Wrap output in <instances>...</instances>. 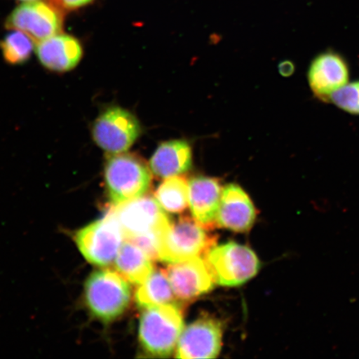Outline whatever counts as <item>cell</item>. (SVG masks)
I'll return each mask as SVG.
<instances>
[{
  "label": "cell",
  "mask_w": 359,
  "mask_h": 359,
  "mask_svg": "<svg viewBox=\"0 0 359 359\" xmlns=\"http://www.w3.org/2000/svg\"><path fill=\"white\" fill-rule=\"evenodd\" d=\"M222 327L213 318H199L180 337L176 358L183 359L215 358L221 351Z\"/></svg>",
  "instance_id": "10"
},
{
  "label": "cell",
  "mask_w": 359,
  "mask_h": 359,
  "mask_svg": "<svg viewBox=\"0 0 359 359\" xmlns=\"http://www.w3.org/2000/svg\"><path fill=\"white\" fill-rule=\"evenodd\" d=\"M184 329L182 313L175 304L145 309L140 318L139 339L151 356L169 357Z\"/></svg>",
  "instance_id": "1"
},
{
  "label": "cell",
  "mask_w": 359,
  "mask_h": 359,
  "mask_svg": "<svg viewBox=\"0 0 359 359\" xmlns=\"http://www.w3.org/2000/svg\"><path fill=\"white\" fill-rule=\"evenodd\" d=\"M215 243V238L198 222L182 217L177 222H170L161 236L158 259L172 264L205 257Z\"/></svg>",
  "instance_id": "4"
},
{
  "label": "cell",
  "mask_w": 359,
  "mask_h": 359,
  "mask_svg": "<svg viewBox=\"0 0 359 359\" xmlns=\"http://www.w3.org/2000/svg\"><path fill=\"white\" fill-rule=\"evenodd\" d=\"M255 217V206L241 187L230 184L224 188L217 215L219 226L236 232L248 231Z\"/></svg>",
  "instance_id": "13"
},
{
  "label": "cell",
  "mask_w": 359,
  "mask_h": 359,
  "mask_svg": "<svg viewBox=\"0 0 359 359\" xmlns=\"http://www.w3.org/2000/svg\"><path fill=\"white\" fill-rule=\"evenodd\" d=\"M36 55L47 69L57 73L74 69L83 57V47L79 40L69 34H57L38 42Z\"/></svg>",
  "instance_id": "14"
},
{
  "label": "cell",
  "mask_w": 359,
  "mask_h": 359,
  "mask_svg": "<svg viewBox=\"0 0 359 359\" xmlns=\"http://www.w3.org/2000/svg\"><path fill=\"white\" fill-rule=\"evenodd\" d=\"M205 258L213 281L223 286L243 285L257 275L259 269L254 251L236 242L213 247Z\"/></svg>",
  "instance_id": "5"
},
{
  "label": "cell",
  "mask_w": 359,
  "mask_h": 359,
  "mask_svg": "<svg viewBox=\"0 0 359 359\" xmlns=\"http://www.w3.org/2000/svg\"><path fill=\"white\" fill-rule=\"evenodd\" d=\"M151 259L133 242H123L115 259V267L121 276L135 285H141L154 272Z\"/></svg>",
  "instance_id": "17"
},
{
  "label": "cell",
  "mask_w": 359,
  "mask_h": 359,
  "mask_svg": "<svg viewBox=\"0 0 359 359\" xmlns=\"http://www.w3.org/2000/svg\"><path fill=\"white\" fill-rule=\"evenodd\" d=\"M34 47V40L19 30H13L0 42L4 60L12 65H20L28 61Z\"/></svg>",
  "instance_id": "20"
},
{
  "label": "cell",
  "mask_w": 359,
  "mask_h": 359,
  "mask_svg": "<svg viewBox=\"0 0 359 359\" xmlns=\"http://www.w3.org/2000/svg\"><path fill=\"white\" fill-rule=\"evenodd\" d=\"M189 186V205L193 217L202 226L217 222L222 190L217 180L199 177L193 178Z\"/></svg>",
  "instance_id": "15"
},
{
  "label": "cell",
  "mask_w": 359,
  "mask_h": 359,
  "mask_svg": "<svg viewBox=\"0 0 359 359\" xmlns=\"http://www.w3.org/2000/svg\"><path fill=\"white\" fill-rule=\"evenodd\" d=\"M330 102L348 114L359 115V81L337 90L332 94Z\"/></svg>",
  "instance_id": "21"
},
{
  "label": "cell",
  "mask_w": 359,
  "mask_h": 359,
  "mask_svg": "<svg viewBox=\"0 0 359 359\" xmlns=\"http://www.w3.org/2000/svg\"><path fill=\"white\" fill-rule=\"evenodd\" d=\"M114 206L112 212L123 229L125 240L163 234L172 222L158 202L150 196H142Z\"/></svg>",
  "instance_id": "8"
},
{
  "label": "cell",
  "mask_w": 359,
  "mask_h": 359,
  "mask_svg": "<svg viewBox=\"0 0 359 359\" xmlns=\"http://www.w3.org/2000/svg\"><path fill=\"white\" fill-rule=\"evenodd\" d=\"M138 306L143 309L175 304L174 291L163 271H156L139 286L135 294Z\"/></svg>",
  "instance_id": "18"
},
{
  "label": "cell",
  "mask_w": 359,
  "mask_h": 359,
  "mask_svg": "<svg viewBox=\"0 0 359 359\" xmlns=\"http://www.w3.org/2000/svg\"><path fill=\"white\" fill-rule=\"evenodd\" d=\"M124 233L114 212L81 229L75 242L88 262L107 266L115 262L123 244Z\"/></svg>",
  "instance_id": "6"
},
{
  "label": "cell",
  "mask_w": 359,
  "mask_h": 359,
  "mask_svg": "<svg viewBox=\"0 0 359 359\" xmlns=\"http://www.w3.org/2000/svg\"><path fill=\"white\" fill-rule=\"evenodd\" d=\"M308 80L314 96L330 102L332 94L348 83L349 69L346 60L334 51H326L312 61Z\"/></svg>",
  "instance_id": "11"
},
{
  "label": "cell",
  "mask_w": 359,
  "mask_h": 359,
  "mask_svg": "<svg viewBox=\"0 0 359 359\" xmlns=\"http://www.w3.org/2000/svg\"><path fill=\"white\" fill-rule=\"evenodd\" d=\"M142 132L136 116L123 107H107L93 126V141L109 154H123L136 142Z\"/></svg>",
  "instance_id": "7"
},
{
  "label": "cell",
  "mask_w": 359,
  "mask_h": 359,
  "mask_svg": "<svg viewBox=\"0 0 359 359\" xmlns=\"http://www.w3.org/2000/svg\"><path fill=\"white\" fill-rule=\"evenodd\" d=\"M165 273L177 299H196L213 288V279L201 257L170 264Z\"/></svg>",
  "instance_id": "12"
},
{
  "label": "cell",
  "mask_w": 359,
  "mask_h": 359,
  "mask_svg": "<svg viewBox=\"0 0 359 359\" xmlns=\"http://www.w3.org/2000/svg\"><path fill=\"white\" fill-rule=\"evenodd\" d=\"M62 6L69 10H75L88 6L93 0H58Z\"/></svg>",
  "instance_id": "22"
},
{
  "label": "cell",
  "mask_w": 359,
  "mask_h": 359,
  "mask_svg": "<svg viewBox=\"0 0 359 359\" xmlns=\"http://www.w3.org/2000/svg\"><path fill=\"white\" fill-rule=\"evenodd\" d=\"M62 25L64 19L60 11L43 0L21 4L6 21L8 29L21 31L37 42L60 34Z\"/></svg>",
  "instance_id": "9"
},
{
  "label": "cell",
  "mask_w": 359,
  "mask_h": 359,
  "mask_svg": "<svg viewBox=\"0 0 359 359\" xmlns=\"http://www.w3.org/2000/svg\"><path fill=\"white\" fill-rule=\"evenodd\" d=\"M20 1H22V2H29V1H35V0H20Z\"/></svg>",
  "instance_id": "23"
},
{
  "label": "cell",
  "mask_w": 359,
  "mask_h": 359,
  "mask_svg": "<svg viewBox=\"0 0 359 359\" xmlns=\"http://www.w3.org/2000/svg\"><path fill=\"white\" fill-rule=\"evenodd\" d=\"M125 280L110 269L93 272L88 277L85 300L93 317L109 323L122 316L131 299V290Z\"/></svg>",
  "instance_id": "3"
},
{
  "label": "cell",
  "mask_w": 359,
  "mask_h": 359,
  "mask_svg": "<svg viewBox=\"0 0 359 359\" xmlns=\"http://www.w3.org/2000/svg\"><path fill=\"white\" fill-rule=\"evenodd\" d=\"M107 196L114 205L145 195L151 182L150 170L137 156L109 154L104 168Z\"/></svg>",
  "instance_id": "2"
},
{
  "label": "cell",
  "mask_w": 359,
  "mask_h": 359,
  "mask_svg": "<svg viewBox=\"0 0 359 359\" xmlns=\"http://www.w3.org/2000/svg\"><path fill=\"white\" fill-rule=\"evenodd\" d=\"M192 164V151L189 144L182 140L161 143L150 161V169L155 176L168 178L187 172Z\"/></svg>",
  "instance_id": "16"
},
{
  "label": "cell",
  "mask_w": 359,
  "mask_h": 359,
  "mask_svg": "<svg viewBox=\"0 0 359 359\" xmlns=\"http://www.w3.org/2000/svg\"><path fill=\"white\" fill-rule=\"evenodd\" d=\"M156 200L165 212L181 213L189 204V186L182 177H168L156 190Z\"/></svg>",
  "instance_id": "19"
}]
</instances>
